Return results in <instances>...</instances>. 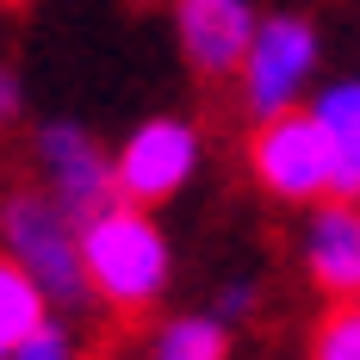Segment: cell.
Returning a JSON list of instances; mask_svg holds the SVG:
<instances>
[{
	"mask_svg": "<svg viewBox=\"0 0 360 360\" xmlns=\"http://www.w3.org/2000/svg\"><path fill=\"white\" fill-rule=\"evenodd\" d=\"M81 255H87V280L94 292L118 304L124 317H143L155 304V292L168 280V243L155 236V224L143 217V205H106L100 217H87L81 230Z\"/></svg>",
	"mask_w": 360,
	"mask_h": 360,
	"instance_id": "obj_1",
	"label": "cell"
},
{
	"mask_svg": "<svg viewBox=\"0 0 360 360\" xmlns=\"http://www.w3.org/2000/svg\"><path fill=\"white\" fill-rule=\"evenodd\" d=\"M249 162H255V180L280 199H317L323 186H335V137L323 131L317 112L261 118Z\"/></svg>",
	"mask_w": 360,
	"mask_h": 360,
	"instance_id": "obj_2",
	"label": "cell"
},
{
	"mask_svg": "<svg viewBox=\"0 0 360 360\" xmlns=\"http://www.w3.org/2000/svg\"><path fill=\"white\" fill-rule=\"evenodd\" d=\"M6 249L19 267H32L44 292H56L63 304H81L87 298V255L75 249L69 236V212L56 205V199H44V193H19L13 205H6Z\"/></svg>",
	"mask_w": 360,
	"mask_h": 360,
	"instance_id": "obj_3",
	"label": "cell"
},
{
	"mask_svg": "<svg viewBox=\"0 0 360 360\" xmlns=\"http://www.w3.org/2000/svg\"><path fill=\"white\" fill-rule=\"evenodd\" d=\"M311 63H317V37H311V25H304V19H267V25L255 32L249 69H243L249 106L261 112V118H280Z\"/></svg>",
	"mask_w": 360,
	"mask_h": 360,
	"instance_id": "obj_4",
	"label": "cell"
},
{
	"mask_svg": "<svg viewBox=\"0 0 360 360\" xmlns=\"http://www.w3.org/2000/svg\"><path fill=\"white\" fill-rule=\"evenodd\" d=\"M193 168V131L174 118H149L131 143L118 149V193L131 205H155L168 199Z\"/></svg>",
	"mask_w": 360,
	"mask_h": 360,
	"instance_id": "obj_5",
	"label": "cell"
},
{
	"mask_svg": "<svg viewBox=\"0 0 360 360\" xmlns=\"http://www.w3.org/2000/svg\"><path fill=\"white\" fill-rule=\"evenodd\" d=\"M37 155H44V174H50V186H56V205H63L69 217H100L112 205L118 162H106L81 131H69V124L44 131Z\"/></svg>",
	"mask_w": 360,
	"mask_h": 360,
	"instance_id": "obj_6",
	"label": "cell"
},
{
	"mask_svg": "<svg viewBox=\"0 0 360 360\" xmlns=\"http://www.w3.org/2000/svg\"><path fill=\"white\" fill-rule=\"evenodd\" d=\"M180 44L193 69L230 75L255 50V13L243 0H180Z\"/></svg>",
	"mask_w": 360,
	"mask_h": 360,
	"instance_id": "obj_7",
	"label": "cell"
},
{
	"mask_svg": "<svg viewBox=\"0 0 360 360\" xmlns=\"http://www.w3.org/2000/svg\"><path fill=\"white\" fill-rule=\"evenodd\" d=\"M311 274L335 298L360 292V212L354 205H317V217H311Z\"/></svg>",
	"mask_w": 360,
	"mask_h": 360,
	"instance_id": "obj_8",
	"label": "cell"
},
{
	"mask_svg": "<svg viewBox=\"0 0 360 360\" xmlns=\"http://www.w3.org/2000/svg\"><path fill=\"white\" fill-rule=\"evenodd\" d=\"M37 329H44V280L32 267L6 261L0 267V348L13 354L19 342H32Z\"/></svg>",
	"mask_w": 360,
	"mask_h": 360,
	"instance_id": "obj_9",
	"label": "cell"
},
{
	"mask_svg": "<svg viewBox=\"0 0 360 360\" xmlns=\"http://www.w3.org/2000/svg\"><path fill=\"white\" fill-rule=\"evenodd\" d=\"M224 329L205 323V317H186V323L162 329L155 335V360H224Z\"/></svg>",
	"mask_w": 360,
	"mask_h": 360,
	"instance_id": "obj_10",
	"label": "cell"
},
{
	"mask_svg": "<svg viewBox=\"0 0 360 360\" xmlns=\"http://www.w3.org/2000/svg\"><path fill=\"white\" fill-rule=\"evenodd\" d=\"M311 360H360V304H335L317 323Z\"/></svg>",
	"mask_w": 360,
	"mask_h": 360,
	"instance_id": "obj_11",
	"label": "cell"
},
{
	"mask_svg": "<svg viewBox=\"0 0 360 360\" xmlns=\"http://www.w3.org/2000/svg\"><path fill=\"white\" fill-rule=\"evenodd\" d=\"M13 360H69V335L44 323L32 342H19V348H13Z\"/></svg>",
	"mask_w": 360,
	"mask_h": 360,
	"instance_id": "obj_12",
	"label": "cell"
},
{
	"mask_svg": "<svg viewBox=\"0 0 360 360\" xmlns=\"http://www.w3.org/2000/svg\"><path fill=\"white\" fill-rule=\"evenodd\" d=\"M236 311H249V286H236V292H224V317H236Z\"/></svg>",
	"mask_w": 360,
	"mask_h": 360,
	"instance_id": "obj_13",
	"label": "cell"
}]
</instances>
